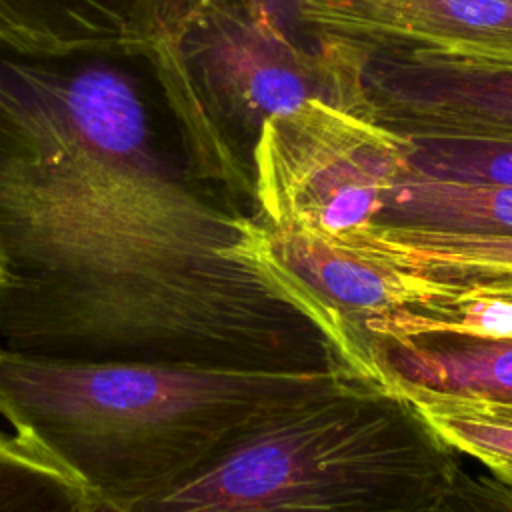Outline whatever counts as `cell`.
Segmentation results:
<instances>
[{
    "label": "cell",
    "instance_id": "4",
    "mask_svg": "<svg viewBox=\"0 0 512 512\" xmlns=\"http://www.w3.org/2000/svg\"><path fill=\"white\" fill-rule=\"evenodd\" d=\"M144 60L190 170L254 212V148L272 116L308 100L370 112L368 54L328 40L304 46L288 20L248 0H174Z\"/></svg>",
    "mask_w": 512,
    "mask_h": 512
},
{
    "label": "cell",
    "instance_id": "11",
    "mask_svg": "<svg viewBox=\"0 0 512 512\" xmlns=\"http://www.w3.org/2000/svg\"><path fill=\"white\" fill-rule=\"evenodd\" d=\"M378 226L512 238V186L446 180L410 170L390 194Z\"/></svg>",
    "mask_w": 512,
    "mask_h": 512
},
{
    "label": "cell",
    "instance_id": "9",
    "mask_svg": "<svg viewBox=\"0 0 512 512\" xmlns=\"http://www.w3.org/2000/svg\"><path fill=\"white\" fill-rule=\"evenodd\" d=\"M366 368L396 390H432L512 404V338L456 332L364 336Z\"/></svg>",
    "mask_w": 512,
    "mask_h": 512
},
{
    "label": "cell",
    "instance_id": "3",
    "mask_svg": "<svg viewBox=\"0 0 512 512\" xmlns=\"http://www.w3.org/2000/svg\"><path fill=\"white\" fill-rule=\"evenodd\" d=\"M458 456L404 394L346 364L128 512H430Z\"/></svg>",
    "mask_w": 512,
    "mask_h": 512
},
{
    "label": "cell",
    "instance_id": "6",
    "mask_svg": "<svg viewBox=\"0 0 512 512\" xmlns=\"http://www.w3.org/2000/svg\"><path fill=\"white\" fill-rule=\"evenodd\" d=\"M296 22L370 58L512 68V0H298Z\"/></svg>",
    "mask_w": 512,
    "mask_h": 512
},
{
    "label": "cell",
    "instance_id": "5",
    "mask_svg": "<svg viewBox=\"0 0 512 512\" xmlns=\"http://www.w3.org/2000/svg\"><path fill=\"white\" fill-rule=\"evenodd\" d=\"M414 140L372 112L308 100L272 116L254 148L256 218L354 248L410 172Z\"/></svg>",
    "mask_w": 512,
    "mask_h": 512
},
{
    "label": "cell",
    "instance_id": "13",
    "mask_svg": "<svg viewBox=\"0 0 512 512\" xmlns=\"http://www.w3.org/2000/svg\"><path fill=\"white\" fill-rule=\"evenodd\" d=\"M410 170L446 180L512 186V142L414 140Z\"/></svg>",
    "mask_w": 512,
    "mask_h": 512
},
{
    "label": "cell",
    "instance_id": "2",
    "mask_svg": "<svg viewBox=\"0 0 512 512\" xmlns=\"http://www.w3.org/2000/svg\"><path fill=\"white\" fill-rule=\"evenodd\" d=\"M342 366L74 362L0 344V416L72 470L100 512H128Z\"/></svg>",
    "mask_w": 512,
    "mask_h": 512
},
{
    "label": "cell",
    "instance_id": "7",
    "mask_svg": "<svg viewBox=\"0 0 512 512\" xmlns=\"http://www.w3.org/2000/svg\"><path fill=\"white\" fill-rule=\"evenodd\" d=\"M372 116L410 140L512 142V68L434 58H372Z\"/></svg>",
    "mask_w": 512,
    "mask_h": 512
},
{
    "label": "cell",
    "instance_id": "12",
    "mask_svg": "<svg viewBox=\"0 0 512 512\" xmlns=\"http://www.w3.org/2000/svg\"><path fill=\"white\" fill-rule=\"evenodd\" d=\"M0 512H100L88 486L42 446L0 428Z\"/></svg>",
    "mask_w": 512,
    "mask_h": 512
},
{
    "label": "cell",
    "instance_id": "8",
    "mask_svg": "<svg viewBox=\"0 0 512 512\" xmlns=\"http://www.w3.org/2000/svg\"><path fill=\"white\" fill-rule=\"evenodd\" d=\"M166 0H0V54L144 58Z\"/></svg>",
    "mask_w": 512,
    "mask_h": 512
},
{
    "label": "cell",
    "instance_id": "14",
    "mask_svg": "<svg viewBox=\"0 0 512 512\" xmlns=\"http://www.w3.org/2000/svg\"><path fill=\"white\" fill-rule=\"evenodd\" d=\"M430 512H512V484L460 466Z\"/></svg>",
    "mask_w": 512,
    "mask_h": 512
},
{
    "label": "cell",
    "instance_id": "10",
    "mask_svg": "<svg viewBox=\"0 0 512 512\" xmlns=\"http://www.w3.org/2000/svg\"><path fill=\"white\" fill-rule=\"evenodd\" d=\"M352 252L422 282L512 284V238L504 236L410 232L374 224Z\"/></svg>",
    "mask_w": 512,
    "mask_h": 512
},
{
    "label": "cell",
    "instance_id": "15",
    "mask_svg": "<svg viewBox=\"0 0 512 512\" xmlns=\"http://www.w3.org/2000/svg\"><path fill=\"white\" fill-rule=\"evenodd\" d=\"M2 280H4V270H2V260H0V286H2Z\"/></svg>",
    "mask_w": 512,
    "mask_h": 512
},
{
    "label": "cell",
    "instance_id": "1",
    "mask_svg": "<svg viewBox=\"0 0 512 512\" xmlns=\"http://www.w3.org/2000/svg\"><path fill=\"white\" fill-rule=\"evenodd\" d=\"M256 212L158 140L102 60L0 54V342L54 360L348 364L240 258Z\"/></svg>",
    "mask_w": 512,
    "mask_h": 512
}]
</instances>
